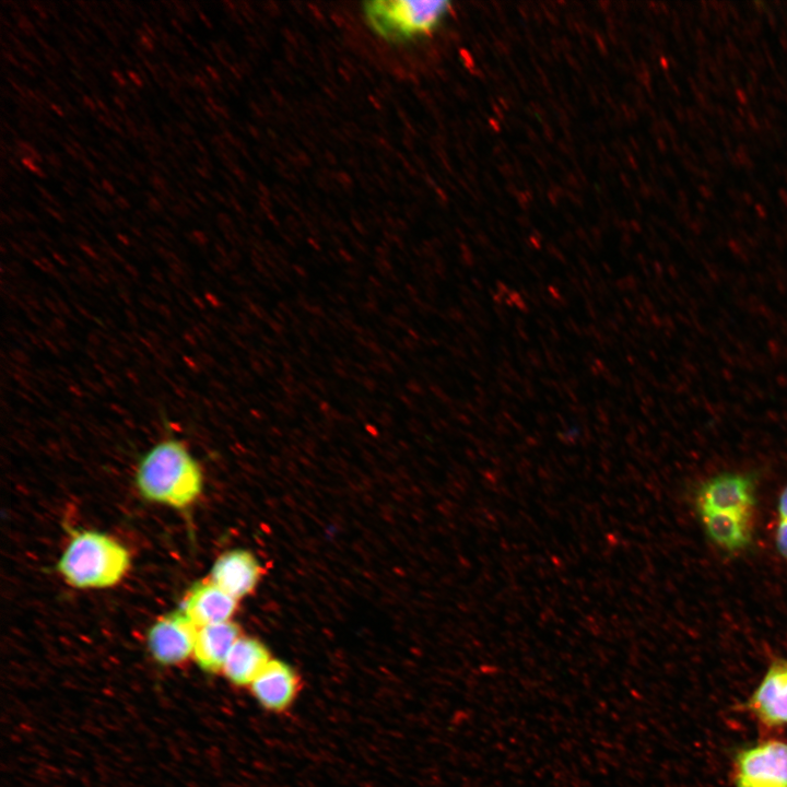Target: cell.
Wrapping results in <instances>:
<instances>
[{
	"label": "cell",
	"mask_w": 787,
	"mask_h": 787,
	"mask_svg": "<svg viewBox=\"0 0 787 787\" xmlns=\"http://www.w3.org/2000/svg\"><path fill=\"white\" fill-rule=\"evenodd\" d=\"M134 480L144 498L175 508L193 504L203 486L199 462L174 437L160 441L141 457Z\"/></svg>",
	"instance_id": "obj_1"
},
{
	"label": "cell",
	"mask_w": 787,
	"mask_h": 787,
	"mask_svg": "<svg viewBox=\"0 0 787 787\" xmlns=\"http://www.w3.org/2000/svg\"><path fill=\"white\" fill-rule=\"evenodd\" d=\"M127 548L103 532L77 530L57 563L64 582L78 589H101L118 584L130 568Z\"/></svg>",
	"instance_id": "obj_2"
},
{
	"label": "cell",
	"mask_w": 787,
	"mask_h": 787,
	"mask_svg": "<svg viewBox=\"0 0 787 787\" xmlns=\"http://www.w3.org/2000/svg\"><path fill=\"white\" fill-rule=\"evenodd\" d=\"M449 10L448 1L438 0H374L363 7L375 33L395 43L431 34Z\"/></svg>",
	"instance_id": "obj_3"
},
{
	"label": "cell",
	"mask_w": 787,
	"mask_h": 787,
	"mask_svg": "<svg viewBox=\"0 0 787 787\" xmlns=\"http://www.w3.org/2000/svg\"><path fill=\"white\" fill-rule=\"evenodd\" d=\"M197 626L179 610L161 616L149 629L146 644L161 665H179L193 656Z\"/></svg>",
	"instance_id": "obj_4"
},
{
	"label": "cell",
	"mask_w": 787,
	"mask_h": 787,
	"mask_svg": "<svg viewBox=\"0 0 787 787\" xmlns=\"http://www.w3.org/2000/svg\"><path fill=\"white\" fill-rule=\"evenodd\" d=\"M737 787H787V744L770 741L742 751L737 759Z\"/></svg>",
	"instance_id": "obj_5"
},
{
	"label": "cell",
	"mask_w": 787,
	"mask_h": 787,
	"mask_svg": "<svg viewBox=\"0 0 787 787\" xmlns=\"http://www.w3.org/2000/svg\"><path fill=\"white\" fill-rule=\"evenodd\" d=\"M256 701L266 709L281 713L296 700L301 679L295 670L280 660H270L250 684Z\"/></svg>",
	"instance_id": "obj_6"
},
{
	"label": "cell",
	"mask_w": 787,
	"mask_h": 787,
	"mask_svg": "<svg viewBox=\"0 0 787 787\" xmlns=\"http://www.w3.org/2000/svg\"><path fill=\"white\" fill-rule=\"evenodd\" d=\"M237 601L210 579L200 580L188 589L180 610L200 627L231 621Z\"/></svg>",
	"instance_id": "obj_7"
},
{
	"label": "cell",
	"mask_w": 787,
	"mask_h": 787,
	"mask_svg": "<svg viewBox=\"0 0 787 787\" xmlns=\"http://www.w3.org/2000/svg\"><path fill=\"white\" fill-rule=\"evenodd\" d=\"M701 513H738L750 515L753 504L752 485L748 478L726 473L709 480L700 491Z\"/></svg>",
	"instance_id": "obj_8"
},
{
	"label": "cell",
	"mask_w": 787,
	"mask_h": 787,
	"mask_svg": "<svg viewBox=\"0 0 787 787\" xmlns=\"http://www.w3.org/2000/svg\"><path fill=\"white\" fill-rule=\"evenodd\" d=\"M260 575L261 567L250 552L232 550L214 562L210 580L238 600L254 590Z\"/></svg>",
	"instance_id": "obj_9"
},
{
	"label": "cell",
	"mask_w": 787,
	"mask_h": 787,
	"mask_svg": "<svg viewBox=\"0 0 787 787\" xmlns=\"http://www.w3.org/2000/svg\"><path fill=\"white\" fill-rule=\"evenodd\" d=\"M240 636L239 626L232 621L200 626L192 657L204 671H222L230 650Z\"/></svg>",
	"instance_id": "obj_10"
},
{
	"label": "cell",
	"mask_w": 787,
	"mask_h": 787,
	"mask_svg": "<svg viewBox=\"0 0 787 787\" xmlns=\"http://www.w3.org/2000/svg\"><path fill=\"white\" fill-rule=\"evenodd\" d=\"M754 713L768 725L787 724V663L771 667L752 701Z\"/></svg>",
	"instance_id": "obj_11"
},
{
	"label": "cell",
	"mask_w": 787,
	"mask_h": 787,
	"mask_svg": "<svg viewBox=\"0 0 787 787\" xmlns=\"http://www.w3.org/2000/svg\"><path fill=\"white\" fill-rule=\"evenodd\" d=\"M269 661V651L260 641L240 636L230 650L222 671L230 682L250 685Z\"/></svg>",
	"instance_id": "obj_12"
},
{
	"label": "cell",
	"mask_w": 787,
	"mask_h": 787,
	"mask_svg": "<svg viewBox=\"0 0 787 787\" xmlns=\"http://www.w3.org/2000/svg\"><path fill=\"white\" fill-rule=\"evenodd\" d=\"M749 516L738 513H702L709 537L728 550H737L748 543L750 538Z\"/></svg>",
	"instance_id": "obj_13"
},
{
	"label": "cell",
	"mask_w": 787,
	"mask_h": 787,
	"mask_svg": "<svg viewBox=\"0 0 787 787\" xmlns=\"http://www.w3.org/2000/svg\"><path fill=\"white\" fill-rule=\"evenodd\" d=\"M776 544L779 552L787 559V520H780L777 527Z\"/></svg>",
	"instance_id": "obj_14"
},
{
	"label": "cell",
	"mask_w": 787,
	"mask_h": 787,
	"mask_svg": "<svg viewBox=\"0 0 787 787\" xmlns=\"http://www.w3.org/2000/svg\"><path fill=\"white\" fill-rule=\"evenodd\" d=\"M778 513L780 520H787V486L784 489L779 496Z\"/></svg>",
	"instance_id": "obj_15"
}]
</instances>
